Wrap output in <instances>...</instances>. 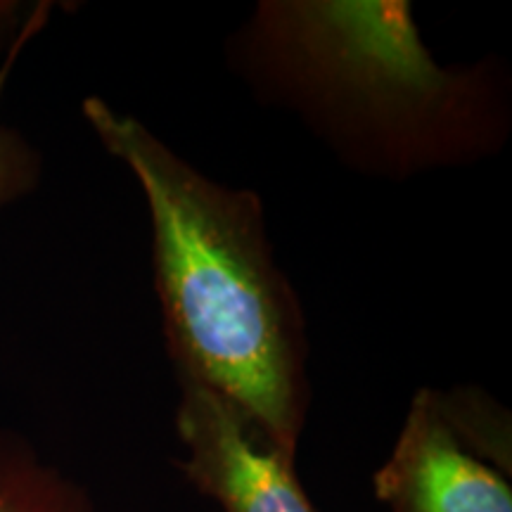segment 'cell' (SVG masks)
Here are the masks:
<instances>
[{"instance_id":"1","label":"cell","mask_w":512,"mask_h":512,"mask_svg":"<svg viewBox=\"0 0 512 512\" xmlns=\"http://www.w3.org/2000/svg\"><path fill=\"white\" fill-rule=\"evenodd\" d=\"M83 117L145 195L157 297L178 377L219 394L271 444L297 453L306 408L304 328L275 266L259 197L214 183L105 100H83Z\"/></svg>"},{"instance_id":"2","label":"cell","mask_w":512,"mask_h":512,"mask_svg":"<svg viewBox=\"0 0 512 512\" xmlns=\"http://www.w3.org/2000/svg\"><path fill=\"white\" fill-rule=\"evenodd\" d=\"M178 437L188 448L183 475L223 512H318L294 472V453L271 444L238 408L202 384L178 377Z\"/></svg>"},{"instance_id":"3","label":"cell","mask_w":512,"mask_h":512,"mask_svg":"<svg viewBox=\"0 0 512 512\" xmlns=\"http://www.w3.org/2000/svg\"><path fill=\"white\" fill-rule=\"evenodd\" d=\"M373 484L392 512H512L510 484L460 439L430 389L413 399Z\"/></svg>"},{"instance_id":"4","label":"cell","mask_w":512,"mask_h":512,"mask_svg":"<svg viewBox=\"0 0 512 512\" xmlns=\"http://www.w3.org/2000/svg\"><path fill=\"white\" fill-rule=\"evenodd\" d=\"M0 512H95L86 489L38 460L12 434H0Z\"/></svg>"},{"instance_id":"5","label":"cell","mask_w":512,"mask_h":512,"mask_svg":"<svg viewBox=\"0 0 512 512\" xmlns=\"http://www.w3.org/2000/svg\"><path fill=\"white\" fill-rule=\"evenodd\" d=\"M46 17L48 8L41 5V8L31 12L29 22L17 34L15 43L10 46L8 60L0 67V95L5 91L12 64H15L19 53H22V48L27 46V41H31V36L43 27ZM38 174H41V159L31 150L27 140L19 136L17 131H12V128L0 126V209H5L8 204L27 195L36 185Z\"/></svg>"}]
</instances>
